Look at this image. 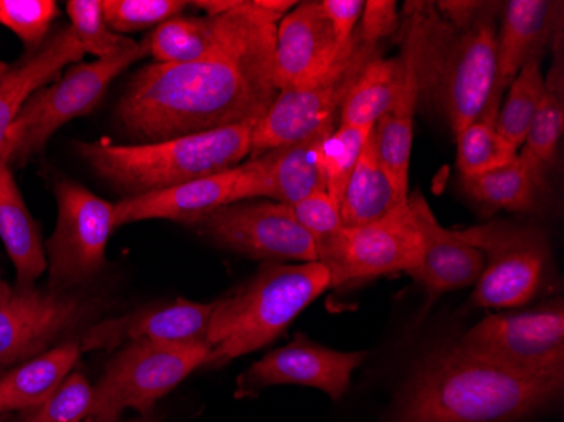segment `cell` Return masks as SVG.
I'll list each match as a JSON object with an SVG mask.
<instances>
[{
    "mask_svg": "<svg viewBox=\"0 0 564 422\" xmlns=\"http://www.w3.org/2000/svg\"><path fill=\"white\" fill-rule=\"evenodd\" d=\"M294 0H252L224 50L193 63H152L117 105L127 134L170 141L224 127L259 122L279 90L272 80L275 31Z\"/></svg>",
    "mask_w": 564,
    "mask_h": 422,
    "instance_id": "1",
    "label": "cell"
},
{
    "mask_svg": "<svg viewBox=\"0 0 564 422\" xmlns=\"http://www.w3.org/2000/svg\"><path fill=\"white\" fill-rule=\"evenodd\" d=\"M563 383L514 372L453 345L417 367L392 422L518 421L556 401Z\"/></svg>",
    "mask_w": 564,
    "mask_h": 422,
    "instance_id": "2",
    "label": "cell"
},
{
    "mask_svg": "<svg viewBox=\"0 0 564 422\" xmlns=\"http://www.w3.org/2000/svg\"><path fill=\"white\" fill-rule=\"evenodd\" d=\"M256 123H239L170 141L135 144L78 141L75 149L112 188L126 196H138L239 166L250 154Z\"/></svg>",
    "mask_w": 564,
    "mask_h": 422,
    "instance_id": "3",
    "label": "cell"
},
{
    "mask_svg": "<svg viewBox=\"0 0 564 422\" xmlns=\"http://www.w3.org/2000/svg\"><path fill=\"white\" fill-rule=\"evenodd\" d=\"M329 284V272L319 262L262 263L253 278L215 301L207 332L210 365L236 360L274 342Z\"/></svg>",
    "mask_w": 564,
    "mask_h": 422,
    "instance_id": "4",
    "label": "cell"
},
{
    "mask_svg": "<svg viewBox=\"0 0 564 422\" xmlns=\"http://www.w3.org/2000/svg\"><path fill=\"white\" fill-rule=\"evenodd\" d=\"M500 6L485 2L478 18L464 30H453L440 15H433L431 8L434 85L455 138L480 116L496 88Z\"/></svg>",
    "mask_w": 564,
    "mask_h": 422,
    "instance_id": "5",
    "label": "cell"
},
{
    "mask_svg": "<svg viewBox=\"0 0 564 422\" xmlns=\"http://www.w3.org/2000/svg\"><path fill=\"white\" fill-rule=\"evenodd\" d=\"M148 55L149 36L110 58L76 63L56 84L40 88L25 101L0 145L9 167L24 166L59 127L94 112L117 76Z\"/></svg>",
    "mask_w": 564,
    "mask_h": 422,
    "instance_id": "6",
    "label": "cell"
},
{
    "mask_svg": "<svg viewBox=\"0 0 564 422\" xmlns=\"http://www.w3.org/2000/svg\"><path fill=\"white\" fill-rule=\"evenodd\" d=\"M210 361L208 342L126 343L94 387L88 418L95 422H117L126 409L149 414L160 399Z\"/></svg>",
    "mask_w": 564,
    "mask_h": 422,
    "instance_id": "7",
    "label": "cell"
},
{
    "mask_svg": "<svg viewBox=\"0 0 564 422\" xmlns=\"http://www.w3.org/2000/svg\"><path fill=\"white\" fill-rule=\"evenodd\" d=\"M380 44L367 43L355 30L347 46L315 80L281 90L252 130L250 155L291 144L338 120L341 104L369 62L380 55Z\"/></svg>",
    "mask_w": 564,
    "mask_h": 422,
    "instance_id": "8",
    "label": "cell"
},
{
    "mask_svg": "<svg viewBox=\"0 0 564 422\" xmlns=\"http://www.w3.org/2000/svg\"><path fill=\"white\" fill-rule=\"evenodd\" d=\"M455 234L485 257L471 306L510 310L535 296L550 256L543 231L514 221H489Z\"/></svg>",
    "mask_w": 564,
    "mask_h": 422,
    "instance_id": "9",
    "label": "cell"
},
{
    "mask_svg": "<svg viewBox=\"0 0 564 422\" xmlns=\"http://www.w3.org/2000/svg\"><path fill=\"white\" fill-rule=\"evenodd\" d=\"M456 345L514 372L564 382L563 304L492 314L465 333Z\"/></svg>",
    "mask_w": 564,
    "mask_h": 422,
    "instance_id": "10",
    "label": "cell"
},
{
    "mask_svg": "<svg viewBox=\"0 0 564 422\" xmlns=\"http://www.w3.org/2000/svg\"><path fill=\"white\" fill-rule=\"evenodd\" d=\"M58 221L46 244L50 282L47 289L69 293L107 263V244L113 228V203L73 180L55 183Z\"/></svg>",
    "mask_w": 564,
    "mask_h": 422,
    "instance_id": "11",
    "label": "cell"
},
{
    "mask_svg": "<svg viewBox=\"0 0 564 422\" xmlns=\"http://www.w3.org/2000/svg\"><path fill=\"white\" fill-rule=\"evenodd\" d=\"M224 249L264 262H318L315 242L294 217L293 206L275 202H236L189 221Z\"/></svg>",
    "mask_w": 564,
    "mask_h": 422,
    "instance_id": "12",
    "label": "cell"
},
{
    "mask_svg": "<svg viewBox=\"0 0 564 422\" xmlns=\"http://www.w3.org/2000/svg\"><path fill=\"white\" fill-rule=\"evenodd\" d=\"M94 304L73 293L0 279V374L30 360L90 318Z\"/></svg>",
    "mask_w": 564,
    "mask_h": 422,
    "instance_id": "13",
    "label": "cell"
},
{
    "mask_svg": "<svg viewBox=\"0 0 564 422\" xmlns=\"http://www.w3.org/2000/svg\"><path fill=\"white\" fill-rule=\"evenodd\" d=\"M423 240L411 209L366 227H344L318 250V262L329 272V288L351 281L411 272L420 266Z\"/></svg>",
    "mask_w": 564,
    "mask_h": 422,
    "instance_id": "14",
    "label": "cell"
},
{
    "mask_svg": "<svg viewBox=\"0 0 564 422\" xmlns=\"http://www.w3.org/2000/svg\"><path fill=\"white\" fill-rule=\"evenodd\" d=\"M366 357L364 351L345 354L322 347L297 333L286 347L271 351L237 377L236 398H253L268 387L304 386L323 390L338 401Z\"/></svg>",
    "mask_w": 564,
    "mask_h": 422,
    "instance_id": "15",
    "label": "cell"
},
{
    "mask_svg": "<svg viewBox=\"0 0 564 422\" xmlns=\"http://www.w3.org/2000/svg\"><path fill=\"white\" fill-rule=\"evenodd\" d=\"M337 127L338 120H332L301 141L250 155V160L239 166L234 203L271 198V202L294 206L307 196L325 192L322 148Z\"/></svg>",
    "mask_w": 564,
    "mask_h": 422,
    "instance_id": "16",
    "label": "cell"
},
{
    "mask_svg": "<svg viewBox=\"0 0 564 422\" xmlns=\"http://www.w3.org/2000/svg\"><path fill=\"white\" fill-rule=\"evenodd\" d=\"M413 9L409 15L408 31L402 47L401 90L386 116L376 123L377 154L380 163L391 174L402 193L408 195L409 164L413 149L414 113L423 88L424 56L430 37V11L426 4H408Z\"/></svg>",
    "mask_w": 564,
    "mask_h": 422,
    "instance_id": "17",
    "label": "cell"
},
{
    "mask_svg": "<svg viewBox=\"0 0 564 422\" xmlns=\"http://www.w3.org/2000/svg\"><path fill=\"white\" fill-rule=\"evenodd\" d=\"M214 307L215 303H195L180 297L170 304L142 307L120 318H107L85 333L80 350H112L135 339L161 343L207 342Z\"/></svg>",
    "mask_w": 564,
    "mask_h": 422,
    "instance_id": "18",
    "label": "cell"
},
{
    "mask_svg": "<svg viewBox=\"0 0 564 422\" xmlns=\"http://www.w3.org/2000/svg\"><path fill=\"white\" fill-rule=\"evenodd\" d=\"M340 50L319 2H301L281 19L275 31V88L281 91L315 80L335 62Z\"/></svg>",
    "mask_w": 564,
    "mask_h": 422,
    "instance_id": "19",
    "label": "cell"
},
{
    "mask_svg": "<svg viewBox=\"0 0 564 422\" xmlns=\"http://www.w3.org/2000/svg\"><path fill=\"white\" fill-rule=\"evenodd\" d=\"M408 205L423 240L420 266L409 275L431 296L477 284L485 268L484 253L462 242L455 230L442 227L423 193L408 196Z\"/></svg>",
    "mask_w": 564,
    "mask_h": 422,
    "instance_id": "20",
    "label": "cell"
},
{
    "mask_svg": "<svg viewBox=\"0 0 564 422\" xmlns=\"http://www.w3.org/2000/svg\"><path fill=\"white\" fill-rule=\"evenodd\" d=\"M239 166L160 192L123 196L113 205V225L117 228L144 220H171L188 225L199 215L234 203Z\"/></svg>",
    "mask_w": 564,
    "mask_h": 422,
    "instance_id": "21",
    "label": "cell"
},
{
    "mask_svg": "<svg viewBox=\"0 0 564 422\" xmlns=\"http://www.w3.org/2000/svg\"><path fill=\"white\" fill-rule=\"evenodd\" d=\"M563 2L510 0L497 33V85L506 91L531 56L543 55L561 22Z\"/></svg>",
    "mask_w": 564,
    "mask_h": 422,
    "instance_id": "22",
    "label": "cell"
},
{
    "mask_svg": "<svg viewBox=\"0 0 564 422\" xmlns=\"http://www.w3.org/2000/svg\"><path fill=\"white\" fill-rule=\"evenodd\" d=\"M408 209V195L398 188L377 154L376 127L348 180L340 202L345 227L379 224Z\"/></svg>",
    "mask_w": 564,
    "mask_h": 422,
    "instance_id": "23",
    "label": "cell"
},
{
    "mask_svg": "<svg viewBox=\"0 0 564 422\" xmlns=\"http://www.w3.org/2000/svg\"><path fill=\"white\" fill-rule=\"evenodd\" d=\"M84 56V47L76 40L72 25H68L51 37L36 55L11 69L0 87V145L25 101L53 80L65 66L82 63Z\"/></svg>",
    "mask_w": 564,
    "mask_h": 422,
    "instance_id": "24",
    "label": "cell"
},
{
    "mask_svg": "<svg viewBox=\"0 0 564 422\" xmlns=\"http://www.w3.org/2000/svg\"><path fill=\"white\" fill-rule=\"evenodd\" d=\"M0 239L14 263L18 285L31 288L47 268L40 227L19 192L14 174L0 154Z\"/></svg>",
    "mask_w": 564,
    "mask_h": 422,
    "instance_id": "25",
    "label": "cell"
},
{
    "mask_svg": "<svg viewBox=\"0 0 564 422\" xmlns=\"http://www.w3.org/2000/svg\"><path fill=\"white\" fill-rule=\"evenodd\" d=\"M80 354V342H65L0 374V414L30 411L47 401Z\"/></svg>",
    "mask_w": 564,
    "mask_h": 422,
    "instance_id": "26",
    "label": "cell"
},
{
    "mask_svg": "<svg viewBox=\"0 0 564 422\" xmlns=\"http://www.w3.org/2000/svg\"><path fill=\"white\" fill-rule=\"evenodd\" d=\"M402 59L377 55L355 82L350 94L341 104L338 126H376L391 109L401 90Z\"/></svg>",
    "mask_w": 564,
    "mask_h": 422,
    "instance_id": "27",
    "label": "cell"
},
{
    "mask_svg": "<svg viewBox=\"0 0 564 422\" xmlns=\"http://www.w3.org/2000/svg\"><path fill=\"white\" fill-rule=\"evenodd\" d=\"M564 126V73L563 53H557L556 62L544 78V94L540 109L535 112L525 138L521 158L531 167L541 190L546 183V174L556 158L557 144Z\"/></svg>",
    "mask_w": 564,
    "mask_h": 422,
    "instance_id": "28",
    "label": "cell"
},
{
    "mask_svg": "<svg viewBox=\"0 0 564 422\" xmlns=\"http://www.w3.org/2000/svg\"><path fill=\"white\" fill-rule=\"evenodd\" d=\"M502 100L503 91L494 88L480 116L456 136V164L462 177L478 176L499 170L518 158V149L510 145L497 130V117Z\"/></svg>",
    "mask_w": 564,
    "mask_h": 422,
    "instance_id": "29",
    "label": "cell"
},
{
    "mask_svg": "<svg viewBox=\"0 0 564 422\" xmlns=\"http://www.w3.org/2000/svg\"><path fill=\"white\" fill-rule=\"evenodd\" d=\"M462 188L481 205L509 212H529L534 208L538 193L541 192L531 167L519 154L512 163L499 170L462 177Z\"/></svg>",
    "mask_w": 564,
    "mask_h": 422,
    "instance_id": "30",
    "label": "cell"
},
{
    "mask_svg": "<svg viewBox=\"0 0 564 422\" xmlns=\"http://www.w3.org/2000/svg\"><path fill=\"white\" fill-rule=\"evenodd\" d=\"M543 55H534L519 69L512 84L507 88V97L500 104L497 130L514 145H524L535 112L540 109L544 94Z\"/></svg>",
    "mask_w": 564,
    "mask_h": 422,
    "instance_id": "31",
    "label": "cell"
},
{
    "mask_svg": "<svg viewBox=\"0 0 564 422\" xmlns=\"http://www.w3.org/2000/svg\"><path fill=\"white\" fill-rule=\"evenodd\" d=\"M373 127L338 126L323 142L322 167L325 177V192L340 208L348 180L357 166L360 154Z\"/></svg>",
    "mask_w": 564,
    "mask_h": 422,
    "instance_id": "32",
    "label": "cell"
},
{
    "mask_svg": "<svg viewBox=\"0 0 564 422\" xmlns=\"http://www.w3.org/2000/svg\"><path fill=\"white\" fill-rule=\"evenodd\" d=\"M66 12L76 40L80 41L85 55L97 59L110 58L120 51L129 50L138 41L113 33L101 14L100 0H69Z\"/></svg>",
    "mask_w": 564,
    "mask_h": 422,
    "instance_id": "33",
    "label": "cell"
},
{
    "mask_svg": "<svg viewBox=\"0 0 564 422\" xmlns=\"http://www.w3.org/2000/svg\"><path fill=\"white\" fill-rule=\"evenodd\" d=\"M101 14L113 33H135L185 11V0H100Z\"/></svg>",
    "mask_w": 564,
    "mask_h": 422,
    "instance_id": "34",
    "label": "cell"
},
{
    "mask_svg": "<svg viewBox=\"0 0 564 422\" xmlns=\"http://www.w3.org/2000/svg\"><path fill=\"white\" fill-rule=\"evenodd\" d=\"M94 387L80 372H72L51 398L30 409L28 422H82L90 412Z\"/></svg>",
    "mask_w": 564,
    "mask_h": 422,
    "instance_id": "35",
    "label": "cell"
},
{
    "mask_svg": "<svg viewBox=\"0 0 564 422\" xmlns=\"http://www.w3.org/2000/svg\"><path fill=\"white\" fill-rule=\"evenodd\" d=\"M56 18L58 6L53 0H0V24L30 47L43 43Z\"/></svg>",
    "mask_w": 564,
    "mask_h": 422,
    "instance_id": "36",
    "label": "cell"
},
{
    "mask_svg": "<svg viewBox=\"0 0 564 422\" xmlns=\"http://www.w3.org/2000/svg\"><path fill=\"white\" fill-rule=\"evenodd\" d=\"M294 217L315 242L316 253L345 227L340 208L328 193L318 192L293 206Z\"/></svg>",
    "mask_w": 564,
    "mask_h": 422,
    "instance_id": "37",
    "label": "cell"
},
{
    "mask_svg": "<svg viewBox=\"0 0 564 422\" xmlns=\"http://www.w3.org/2000/svg\"><path fill=\"white\" fill-rule=\"evenodd\" d=\"M399 28L398 4L392 0H367L358 21L357 33L367 43L380 44Z\"/></svg>",
    "mask_w": 564,
    "mask_h": 422,
    "instance_id": "38",
    "label": "cell"
},
{
    "mask_svg": "<svg viewBox=\"0 0 564 422\" xmlns=\"http://www.w3.org/2000/svg\"><path fill=\"white\" fill-rule=\"evenodd\" d=\"M364 6L366 2L362 0H319V8L332 24L338 46L344 47L350 43L362 15Z\"/></svg>",
    "mask_w": 564,
    "mask_h": 422,
    "instance_id": "39",
    "label": "cell"
},
{
    "mask_svg": "<svg viewBox=\"0 0 564 422\" xmlns=\"http://www.w3.org/2000/svg\"><path fill=\"white\" fill-rule=\"evenodd\" d=\"M11 66L8 63L0 62V87L4 84L6 78H8L9 73H11Z\"/></svg>",
    "mask_w": 564,
    "mask_h": 422,
    "instance_id": "40",
    "label": "cell"
},
{
    "mask_svg": "<svg viewBox=\"0 0 564 422\" xmlns=\"http://www.w3.org/2000/svg\"><path fill=\"white\" fill-rule=\"evenodd\" d=\"M87 422H95V421H87ZM134 422H152V421H149V419H139V421H134Z\"/></svg>",
    "mask_w": 564,
    "mask_h": 422,
    "instance_id": "41",
    "label": "cell"
},
{
    "mask_svg": "<svg viewBox=\"0 0 564 422\" xmlns=\"http://www.w3.org/2000/svg\"><path fill=\"white\" fill-rule=\"evenodd\" d=\"M0 274H2V272H0Z\"/></svg>",
    "mask_w": 564,
    "mask_h": 422,
    "instance_id": "42",
    "label": "cell"
}]
</instances>
